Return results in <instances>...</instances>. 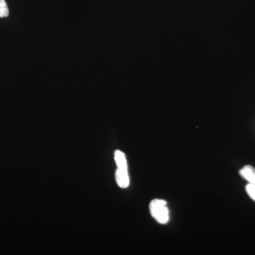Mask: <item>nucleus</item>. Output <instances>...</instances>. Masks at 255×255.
<instances>
[{
    "label": "nucleus",
    "instance_id": "obj_1",
    "mask_svg": "<svg viewBox=\"0 0 255 255\" xmlns=\"http://www.w3.org/2000/svg\"><path fill=\"white\" fill-rule=\"evenodd\" d=\"M151 216L160 224H166L169 220V211L166 201L162 199H153L151 201L150 206Z\"/></svg>",
    "mask_w": 255,
    "mask_h": 255
},
{
    "label": "nucleus",
    "instance_id": "obj_2",
    "mask_svg": "<svg viewBox=\"0 0 255 255\" xmlns=\"http://www.w3.org/2000/svg\"><path fill=\"white\" fill-rule=\"evenodd\" d=\"M116 181L119 187L122 189H126L130 184V179H129L128 171V169H117L115 174Z\"/></svg>",
    "mask_w": 255,
    "mask_h": 255
},
{
    "label": "nucleus",
    "instance_id": "obj_3",
    "mask_svg": "<svg viewBox=\"0 0 255 255\" xmlns=\"http://www.w3.org/2000/svg\"><path fill=\"white\" fill-rule=\"evenodd\" d=\"M240 175L250 184H255V169L253 166L246 165L240 170Z\"/></svg>",
    "mask_w": 255,
    "mask_h": 255
},
{
    "label": "nucleus",
    "instance_id": "obj_4",
    "mask_svg": "<svg viewBox=\"0 0 255 255\" xmlns=\"http://www.w3.org/2000/svg\"><path fill=\"white\" fill-rule=\"evenodd\" d=\"M114 159H115L117 168L128 169L127 157L123 152L121 150H116L114 152Z\"/></svg>",
    "mask_w": 255,
    "mask_h": 255
},
{
    "label": "nucleus",
    "instance_id": "obj_5",
    "mask_svg": "<svg viewBox=\"0 0 255 255\" xmlns=\"http://www.w3.org/2000/svg\"><path fill=\"white\" fill-rule=\"evenodd\" d=\"M9 15V9L5 0H0V18L6 17Z\"/></svg>",
    "mask_w": 255,
    "mask_h": 255
},
{
    "label": "nucleus",
    "instance_id": "obj_6",
    "mask_svg": "<svg viewBox=\"0 0 255 255\" xmlns=\"http://www.w3.org/2000/svg\"><path fill=\"white\" fill-rule=\"evenodd\" d=\"M246 191L250 197L255 201V184H250L249 183L246 186Z\"/></svg>",
    "mask_w": 255,
    "mask_h": 255
}]
</instances>
